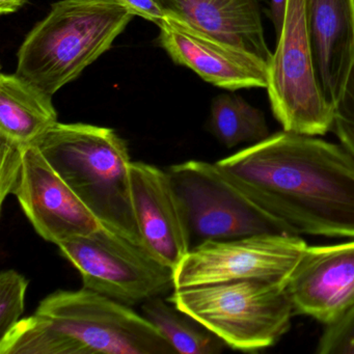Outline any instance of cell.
Wrapping results in <instances>:
<instances>
[{
	"instance_id": "obj_18",
	"label": "cell",
	"mask_w": 354,
	"mask_h": 354,
	"mask_svg": "<svg viewBox=\"0 0 354 354\" xmlns=\"http://www.w3.org/2000/svg\"><path fill=\"white\" fill-rule=\"evenodd\" d=\"M209 130L227 148L258 144L271 136L265 113L238 95L215 97Z\"/></svg>"
},
{
	"instance_id": "obj_15",
	"label": "cell",
	"mask_w": 354,
	"mask_h": 354,
	"mask_svg": "<svg viewBox=\"0 0 354 354\" xmlns=\"http://www.w3.org/2000/svg\"><path fill=\"white\" fill-rule=\"evenodd\" d=\"M175 18L214 38L252 51L268 62L259 0H156Z\"/></svg>"
},
{
	"instance_id": "obj_20",
	"label": "cell",
	"mask_w": 354,
	"mask_h": 354,
	"mask_svg": "<svg viewBox=\"0 0 354 354\" xmlns=\"http://www.w3.org/2000/svg\"><path fill=\"white\" fill-rule=\"evenodd\" d=\"M318 354H354V304L326 324L319 339Z\"/></svg>"
},
{
	"instance_id": "obj_22",
	"label": "cell",
	"mask_w": 354,
	"mask_h": 354,
	"mask_svg": "<svg viewBox=\"0 0 354 354\" xmlns=\"http://www.w3.org/2000/svg\"><path fill=\"white\" fill-rule=\"evenodd\" d=\"M331 131L354 157V68L343 96L333 109Z\"/></svg>"
},
{
	"instance_id": "obj_23",
	"label": "cell",
	"mask_w": 354,
	"mask_h": 354,
	"mask_svg": "<svg viewBox=\"0 0 354 354\" xmlns=\"http://www.w3.org/2000/svg\"><path fill=\"white\" fill-rule=\"evenodd\" d=\"M133 16H140L148 21L160 26L165 21V15L156 0H118Z\"/></svg>"
},
{
	"instance_id": "obj_24",
	"label": "cell",
	"mask_w": 354,
	"mask_h": 354,
	"mask_svg": "<svg viewBox=\"0 0 354 354\" xmlns=\"http://www.w3.org/2000/svg\"><path fill=\"white\" fill-rule=\"evenodd\" d=\"M288 0H269V18L272 22L277 37L283 30L287 12Z\"/></svg>"
},
{
	"instance_id": "obj_14",
	"label": "cell",
	"mask_w": 354,
	"mask_h": 354,
	"mask_svg": "<svg viewBox=\"0 0 354 354\" xmlns=\"http://www.w3.org/2000/svg\"><path fill=\"white\" fill-rule=\"evenodd\" d=\"M317 76L335 109L354 68V0H306Z\"/></svg>"
},
{
	"instance_id": "obj_21",
	"label": "cell",
	"mask_w": 354,
	"mask_h": 354,
	"mask_svg": "<svg viewBox=\"0 0 354 354\" xmlns=\"http://www.w3.org/2000/svg\"><path fill=\"white\" fill-rule=\"evenodd\" d=\"M26 146L0 138V205L9 194H15L21 181L24 148Z\"/></svg>"
},
{
	"instance_id": "obj_4",
	"label": "cell",
	"mask_w": 354,
	"mask_h": 354,
	"mask_svg": "<svg viewBox=\"0 0 354 354\" xmlns=\"http://www.w3.org/2000/svg\"><path fill=\"white\" fill-rule=\"evenodd\" d=\"M133 17L118 0L57 1L22 43L16 74L53 96L109 50Z\"/></svg>"
},
{
	"instance_id": "obj_25",
	"label": "cell",
	"mask_w": 354,
	"mask_h": 354,
	"mask_svg": "<svg viewBox=\"0 0 354 354\" xmlns=\"http://www.w3.org/2000/svg\"><path fill=\"white\" fill-rule=\"evenodd\" d=\"M28 0H0V14L7 15V14L14 13L18 11Z\"/></svg>"
},
{
	"instance_id": "obj_12",
	"label": "cell",
	"mask_w": 354,
	"mask_h": 354,
	"mask_svg": "<svg viewBox=\"0 0 354 354\" xmlns=\"http://www.w3.org/2000/svg\"><path fill=\"white\" fill-rule=\"evenodd\" d=\"M132 201L142 245L175 269L192 248L181 200L169 171L149 163H130Z\"/></svg>"
},
{
	"instance_id": "obj_2",
	"label": "cell",
	"mask_w": 354,
	"mask_h": 354,
	"mask_svg": "<svg viewBox=\"0 0 354 354\" xmlns=\"http://www.w3.org/2000/svg\"><path fill=\"white\" fill-rule=\"evenodd\" d=\"M175 354L127 304L92 290L55 292L0 339V354Z\"/></svg>"
},
{
	"instance_id": "obj_16",
	"label": "cell",
	"mask_w": 354,
	"mask_h": 354,
	"mask_svg": "<svg viewBox=\"0 0 354 354\" xmlns=\"http://www.w3.org/2000/svg\"><path fill=\"white\" fill-rule=\"evenodd\" d=\"M57 123L53 96L18 74L0 75V138L28 146Z\"/></svg>"
},
{
	"instance_id": "obj_1",
	"label": "cell",
	"mask_w": 354,
	"mask_h": 354,
	"mask_svg": "<svg viewBox=\"0 0 354 354\" xmlns=\"http://www.w3.org/2000/svg\"><path fill=\"white\" fill-rule=\"evenodd\" d=\"M216 165L296 235L354 239V157L342 145L283 130Z\"/></svg>"
},
{
	"instance_id": "obj_9",
	"label": "cell",
	"mask_w": 354,
	"mask_h": 354,
	"mask_svg": "<svg viewBox=\"0 0 354 354\" xmlns=\"http://www.w3.org/2000/svg\"><path fill=\"white\" fill-rule=\"evenodd\" d=\"M306 246L299 235L288 233L206 240L196 244L174 269L175 289L237 279L286 285Z\"/></svg>"
},
{
	"instance_id": "obj_17",
	"label": "cell",
	"mask_w": 354,
	"mask_h": 354,
	"mask_svg": "<svg viewBox=\"0 0 354 354\" xmlns=\"http://www.w3.org/2000/svg\"><path fill=\"white\" fill-rule=\"evenodd\" d=\"M142 312L177 353L217 354L227 347L221 337L159 296L145 301Z\"/></svg>"
},
{
	"instance_id": "obj_13",
	"label": "cell",
	"mask_w": 354,
	"mask_h": 354,
	"mask_svg": "<svg viewBox=\"0 0 354 354\" xmlns=\"http://www.w3.org/2000/svg\"><path fill=\"white\" fill-rule=\"evenodd\" d=\"M286 290L295 314L325 325L339 318L354 304V240L306 246Z\"/></svg>"
},
{
	"instance_id": "obj_5",
	"label": "cell",
	"mask_w": 354,
	"mask_h": 354,
	"mask_svg": "<svg viewBox=\"0 0 354 354\" xmlns=\"http://www.w3.org/2000/svg\"><path fill=\"white\" fill-rule=\"evenodd\" d=\"M167 301L241 351L277 344L289 331L295 314L285 283L265 279L174 289Z\"/></svg>"
},
{
	"instance_id": "obj_3",
	"label": "cell",
	"mask_w": 354,
	"mask_h": 354,
	"mask_svg": "<svg viewBox=\"0 0 354 354\" xmlns=\"http://www.w3.org/2000/svg\"><path fill=\"white\" fill-rule=\"evenodd\" d=\"M104 227L142 245L127 144L111 128L57 122L32 142Z\"/></svg>"
},
{
	"instance_id": "obj_11",
	"label": "cell",
	"mask_w": 354,
	"mask_h": 354,
	"mask_svg": "<svg viewBox=\"0 0 354 354\" xmlns=\"http://www.w3.org/2000/svg\"><path fill=\"white\" fill-rule=\"evenodd\" d=\"M159 28V44L174 63L189 68L205 82L231 92L267 88L268 62L260 55L175 18H165Z\"/></svg>"
},
{
	"instance_id": "obj_7",
	"label": "cell",
	"mask_w": 354,
	"mask_h": 354,
	"mask_svg": "<svg viewBox=\"0 0 354 354\" xmlns=\"http://www.w3.org/2000/svg\"><path fill=\"white\" fill-rule=\"evenodd\" d=\"M167 171L185 210L192 239L198 243L263 233L295 234L257 205L216 162L185 161Z\"/></svg>"
},
{
	"instance_id": "obj_10",
	"label": "cell",
	"mask_w": 354,
	"mask_h": 354,
	"mask_svg": "<svg viewBox=\"0 0 354 354\" xmlns=\"http://www.w3.org/2000/svg\"><path fill=\"white\" fill-rule=\"evenodd\" d=\"M14 196L37 233L57 245L103 225L35 145L24 148L21 181Z\"/></svg>"
},
{
	"instance_id": "obj_8",
	"label": "cell",
	"mask_w": 354,
	"mask_h": 354,
	"mask_svg": "<svg viewBox=\"0 0 354 354\" xmlns=\"http://www.w3.org/2000/svg\"><path fill=\"white\" fill-rule=\"evenodd\" d=\"M57 246L82 275L84 288L127 306L175 289L173 268L104 225Z\"/></svg>"
},
{
	"instance_id": "obj_19",
	"label": "cell",
	"mask_w": 354,
	"mask_h": 354,
	"mask_svg": "<svg viewBox=\"0 0 354 354\" xmlns=\"http://www.w3.org/2000/svg\"><path fill=\"white\" fill-rule=\"evenodd\" d=\"M28 287V279L17 271L10 269L0 273V337L21 320Z\"/></svg>"
},
{
	"instance_id": "obj_6",
	"label": "cell",
	"mask_w": 354,
	"mask_h": 354,
	"mask_svg": "<svg viewBox=\"0 0 354 354\" xmlns=\"http://www.w3.org/2000/svg\"><path fill=\"white\" fill-rule=\"evenodd\" d=\"M268 65L269 102L283 130L310 136L331 131L333 109L317 76L306 0H288L283 30Z\"/></svg>"
}]
</instances>
